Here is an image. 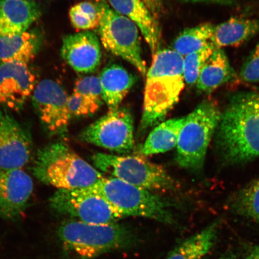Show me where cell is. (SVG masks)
I'll list each match as a JSON object with an SVG mask.
<instances>
[{
  "label": "cell",
  "instance_id": "4fadbf2b",
  "mask_svg": "<svg viewBox=\"0 0 259 259\" xmlns=\"http://www.w3.org/2000/svg\"><path fill=\"white\" fill-rule=\"evenodd\" d=\"M33 181L21 169H0V219L15 220L28 205Z\"/></svg>",
  "mask_w": 259,
  "mask_h": 259
},
{
  "label": "cell",
  "instance_id": "603a6c76",
  "mask_svg": "<svg viewBox=\"0 0 259 259\" xmlns=\"http://www.w3.org/2000/svg\"><path fill=\"white\" fill-rule=\"evenodd\" d=\"M218 232V223H212L178 245L166 259H201L214 245Z\"/></svg>",
  "mask_w": 259,
  "mask_h": 259
},
{
  "label": "cell",
  "instance_id": "8fae6325",
  "mask_svg": "<svg viewBox=\"0 0 259 259\" xmlns=\"http://www.w3.org/2000/svg\"><path fill=\"white\" fill-rule=\"evenodd\" d=\"M66 91L56 81L45 79L35 87L32 101L49 135H63L67 131L71 115Z\"/></svg>",
  "mask_w": 259,
  "mask_h": 259
},
{
  "label": "cell",
  "instance_id": "1f68e13d",
  "mask_svg": "<svg viewBox=\"0 0 259 259\" xmlns=\"http://www.w3.org/2000/svg\"><path fill=\"white\" fill-rule=\"evenodd\" d=\"M155 17L162 12V4L160 0H142Z\"/></svg>",
  "mask_w": 259,
  "mask_h": 259
},
{
  "label": "cell",
  "instance_id": "8992f818",
  "mask_svg": "<svg viewBox=\"0 0 259 259\" xmlns=\"http://www.w3.org/2000/svg\"><path fill=\"white\" fill-rule=\"evenodd\" d=\"M221 113L214 102L204 100L186 116L177 145L176 159L180 167L192 171L202 169Z\"/></svg>",
  "mask_w": 259,
  "mask_h": 259
},
{
  "label": "cell",
  "instance_id": "5b68a950",
  "mask_svg": "<svg viewBox=\"0 0 259 259\" xmlns=\"http://www.w3.org/2000/svg\"><path fill=\"white\" fill-rule=\"evenodd\" d=\"M58 236L67 250L81 259H92L129 244L131 235L117 222L89 224L68 220L58 230Z\"/></svg>",
  "mask_w": 259,
  "mask_h": 259
},
{
  "label": "cell",
  "instance_id": "9a60e30c",
  "mask_svg": "<svg viewBox=\"0 0 259 259\" xmlns=\"http://www.w3.org/2000/svg\"><path fill=\"white\" fill-rule=\"evenodd\" d=\"M61 56L76 72H95L102 60L100 40L90 31L67 35L63 38Z\"/></svg>",
  "mask_w": 259,
  "mask_h": 259
},
{
  "label": "cell",
  "instance_id": "836d02e7",
  "mask_svg": "<svg viewBox=\"0 0 259 259\" xmlns=\"http://www.w3.org/2000/svg\"><path fill=\"white\" fill-rule=\"evenodd\" d=\"M220 259H236V258L235 257H234L229 256V257H223V258H221Z\"/></svg>",
  "mask_w": 259,
  "mask_h": 259
},
{
  "label": "cell",
  "instance_id": "52a82bcc",
  "mask_svg": "<svg viewBox=\"0 0 259 259\" xmlns=\"http://www.w3.org/2000/svg\"><path fill=\"white\" fill-rule=\"evenodd\" d=\"M101 18L98 27L100 41L106 50L127 61L142 76L147 67L142 57L139 28L125 16L110 7L106 0H97Z\"/></svg>",
  "mask_w": 259,
  "mask_h": 259
},
{
  "label": "cell",
  "instance_id": "83f0119b",
  "mask_svg": "<svg viewBox=\"0 0 259 259\" xmlns=\"http://www.w3.org/2000/svg\"><path fill=\"white\" fill-rule=\"evenodd\" d=\"M102 102L74 93L68 98V108L71 116H85L93 114L98 110Z\"/></svg>",
  "mask_w": 259,
  "mask_h": 259
},
{
  "label": "cell",
  "instance_id": "44dd1931",
  "mask_svg": "<svg viewBox=\"0 0 259 259\" xmlns=\"http://www.w3.org/2000/svg\"><path fill=\"white\" fill-rule=\"evenodd\" d=\"M39 46V38L34 32L0 37V63L18 62L28 64L33 59Z\"/></svg>",
  "mask_w": 259,
  "mask_h": 259
},
{
  "label": "cell",
  "instance_id": "4316f807",
  "mask_svg": "<svg viewBox=\"0 0 259 259\" xmlns=\"http://www.w3.org/2000/svg\"><path fill=\"white\" fill-rule=\"evenodd\" d=\"M215 50L209 42L201 50L184 57L183 71L185 82L189 85L196 83L204 65Z\"/></svg>",
  "mask_w": 259,
  "mask_h": 259
},
{
  "label": "cell",
  "instance_id": "d4e9b609",
  "mask_svg": "<svg viewBox=\"0 0 259 259\" xmlns=\"http://www.w3.org/2000/svg\"><path fill=\"white\" fill-rule=\"evenodd\" d=\"M229 205L236 214L259 224V178L235 193Z\"/></svg>",
  "mask_w": 259,
  "mask_h": 259
},
{
  "label": "cell",
  "instance_id": "4dcf8cb0",
  "mask_svg": "<svg viewBox=\"0 0 259 259\" xmlns=\"http://www.w3.org/2000/svg\"><path fill=\"white\" fill-rule=\"evenodd\" d=\"M181 2L192 3H205L219 5H234L237 0H177Z\"/></svg>",
  "mask_w": 259,
  "mask_h": 259
},
{
  "label": "cell",
  "instance_id": "484cf974",
  "mask_svg": "<svg viewBox=\"0 0 259 259\" xmlns=\"http://www.w3.org/2000/svg\"><path fill=\"white\" fill-rule=\"evenodd\" d=\"M69 17L74 28L89 30L98 28L101 15L96 3L83 2L70 9Z\"/></svg>",
  "mask_w": 259,
  "mask_h": 259
},
{
  "label": "cell",
  "instance_id": "d6a6232c",
  "mask_svg": "<svg viewBox=\"0 0 259 259\" xmlns=\"http://www.w3.org/2000/svg\"><path fill=\"white\" fill-rule=\"evenodd\" d=\"M245 259H259V245L252 247L248 252Z\"/></svg>",
  "mask_w": 259,
  "mask_h": 259
},
{
  "label": "cell",
  "instance_id": "7a4b0ae2",
  "mask_svg": "<svg viewBox=\"0 0 259 259\" xmlns=\"http://www.w3.org/2000/svg\"><path fill=\"white\" fill-rule=\"evenodd\" d=\"M184 57L172 49L158 50L146 74L140 131L163 122L180 99L185 87Z\"/></svg>",
  "mask_w": 259,
  "mask_h": 259
},
{
  "label": "cell",
  "instance_id": "d6986e66",
  "mask_svg": "<svg viewBox=\"0 0 259 259\" xmlns=\"http://www.w3.org/2000/svg\"><path fill=\"white\" fill-rule=\"evenodd\" d=\"M259 32V19L231 18L216 25L210 40L215 49L236 47L250 40Z\"/></svg>",
  "mask_w": 259,
  "mask_h": 259
},
{
  "label": "cell",
  "instance_id": "7402d4cb",
  "mask_svg": "<svg viewBox=\"0 0 259 259\" xmlns=\"http://www.w3.org/2000/svg\"><path fill=\"white\" fill-rule=\"evenodd\" d=\"M186 116L169 119L160 123L146 139L141 153L144 156L164 153L176 147Z\"/></svg>",
  "mask_w": 259,
  "mask_h": 259
},
{
  "label": "cell",
  "instance_id": "f546056e",
  "mask_svg": "<svg viewBox=\"0 0 259 259\" xmlns=\"http://www.w3.org/2000/svg\"><path fill=\"white\" fill-rule=\"evenodd\" d=\"M239 76L245 82H259V44L243 64Z\"/></svg>",
  "mask_w": 259,
  "mask_h": 259
},
{
  "label": "cell",
  "instance_id": "ffe728a7",
  "mask_svg": "<svg viewBox=\"0 0 259 259\" xmlns=\"http://www.w3.org/2000/svg\"><path fill=\"white\" fill-rule=\"evenodd\" d=\"M236 77L228 56L223 49H215L200 72L196 87L200 92L210 94Z\"/></svg>",
  "mask_w": 259,
  "mask_h": 259
},
{
  "label": "cell",
  "instance_id": "ba28073f",
  "mask_svg": "<svg viewBox=\"0 0 259 259\" xmlns=\"http://www.w3.org/2000/svg\"><path fill=\"white\" fill-rule=\"evenodd\" d=\"M92 160L95 166L103 172L133 186L161 192L176 188L173 178L163 167L144 157L97 153Z\"/></svg>",
  "mask_w": 259,
  "mask_h": 259
},
{
  "label": "cell",
  "instance_id": "6da1fadb",
  "mask_svg": "<svg viewBox=\"0 0 259 259\" xmlns=\"http://www.w3.org/2000/svg\"><path fill=\"white\" fill-rule=\"evenodd\" d=\"M216 148L223 163H244L259 157V91L235 94L217 128Z\"/></svg>",
  "mask_w": 259,
  "mask_h": 259
},
{
  "label": "cell",
  "instance_id": "30bf717a",
  "mask_svg": "<svg viewBox=\"0 0 259 259\" xmlns=\"http://www.w3.org/2000/svg\"><path fill=\"white\" fill-rule=\"evenodd\" d=\"M134 119L128 110L109 111L87 127L79 135L83 142L118 153H128L134 148Z\"/></svg>",
  "mask_w": 259,
  "mask_h": 259
},
{
  "label": "cell",
  "instance_id": "9c48e42d",
  "mask_svg": "<svg viewBox=\"0 0 259 259\" xmlns=\"http://www.w3.org/2000/svg\"><path fill=\"white\" fill-rule=\"evenodd\" d=\"M50 205L59 214L89 224H110L125 218L103 197L86 188L58 190L51 197Z\"/></svg>",
  "mask_w": 259,
  "mask_h": 259
},
{
  "label": "cell",
  "instance_id": "ac0fdd59",
  "mask_svg": "<svg viewBox=\"0 0 259 259\" xmlns=\"http://www.w3.org/2000/svg\"><path fill=\"white\" fill-rule=\"evenodd\" d=\"M99 79L103 100L108 107L109 111L119 108L135 83V77L117 64H110L104 68Z\"/></svg>",
  "mask_w": 259,
  "mask_h": 259
},
{
  "label": "cell",
  "instance_id": "2e32d148",
  "mask_svg": "<svg viewBox=\"0 0 259 259\" xmlns=\"http://www.w3.org/2000/svg\"><path fill=\"white\" fill-rule=\"evenodd\" d=\"M111 8L138 26L153 56L159 50L161 29L157 18L142 0H108Z\"/></svg>",
  "mask_w": 259,
  "mask_h": 259
},
{
  "label": "cell",
  "instance_id": "cb8c5ba5",
  "mask_svg": "<svg viewBox=\"0 0 259 259\" xmlns=\"http://www.w3.org/2000/svg\"><path fill=\"white\" fill-rule=\"evenodd\" d=\"M214 27L205 23L185 29L174 40L172 50L183 57L201 50L209 43Z\"/></svg>",
  "mask_w": 259,
  "mask_h": 259
},
{
  "label": "cell",
  "instance_id": "5bb4252c",
  "mask_svg": "<svg viewBox=\"0 0 259 259\" xmlns=\"http://www.w3.org/2000/svg\"><path fill=\"white\" fill-rule=\"evenodd\" d=\"M35 77L28 64L18 61L0 64V104L20 109L35 89Z\"/></svg>",
  "mask_w": 259,
  "mask_h": 259
},
{
  "label": "cell",
  "instance_id": "277c9868",
  "mask_svg": "<svg viewBox=\"0 0 259 259\" xmlns=\"http://www.w3.org/2000/svg\"><path fill=\"white\" fill-rule=\"evenodd\" d=\"M86 189L98 194L125 217H142L170 224L174 221L170 204L151 191L131 185L117 178L103 177Z\"/></svg>",
  "mask_w": 259,
  "mask_h": 259
},
{
  "label": "cell",
  "instance_id": "e0dca14e",
  "mask_svg": "<svg viewBox=\"0 0 259 259\" xmlns=\"http://www.w3.org/2000/svg\"><path fill=\"white\" fill-rule=\"evenodd\" d=\"M40 15L31 0H0V37L27 31Z\"/></svg>",
  "mask_w": 259,
  "mask_h": 259
},
{
  "label": "cell",
  "instance_id": "7c38bea8",
  "mask_svg": "<svg viewBox=\"0 0 259 259\" xmlns=\"http://www.w3.org/2000/svg\"><path fill=\"white\" fill-rule=\"evenodd\" d=\"M32 148L30 133L0 108V169H21L30 161Z\"/></svg>",
  "mask_w": 259,
  "mask_h": 259
},
{
  "label": "cell",
  "instance_id": "f1b7e54d",
  "mask_svg": "<svg viewBox=\"0 0 259 259\" xmlns=\"http://www.w3.org/2000/svg\"><path fill=\"white\" fill-rule=\"evenodd\" d=\"M74 92L102 102V91L99 77L89 76L81 77L76 81Z\"/></svg>",
  "mask_w": 259,
  "mask_h": 259
},
{
  "label": "cell",
  "instance_id": "3957f363",
  "mask_svg": "<svg viewBox=\"0 0 259 259\" xmlns=\"http://www.w3.org/2000/svg\"><path fill=\"white\" fill-rule=\"evenodd\" d=\"M32 172L41 183L58 190L85 189L104 177L62 142L38 151Z\"/></svg>",
  "mask_w": 259,
  "mask_h": 259
}]
</instances>
